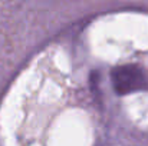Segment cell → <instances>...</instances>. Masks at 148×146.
I'll return each mask as SVG.
<instances>
[{
  "instance_id": "obj_1",
  "label": "cell",
  "mask_w": 148,
  "mask_h": 146,
  "mask_svg": "<svg viewBox=\"0 0 148 146\" xmlns=\"http://www.w3.org/2000/svg\"><path fill=\"white\" fill-rule=\"evenodd\" d=\"M112 83L118 93H130L147 88V73L138 66L128 65L112 72Z\"/></svg>"
}]
</instances>
